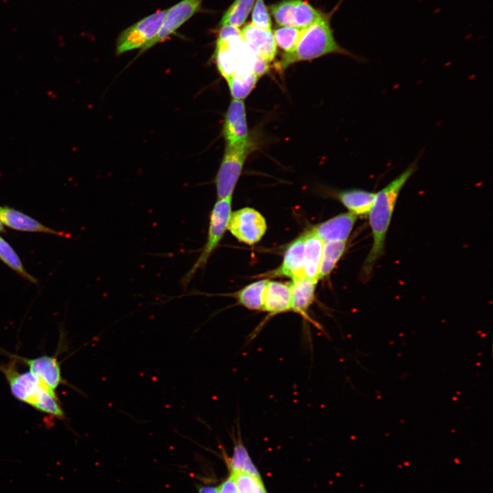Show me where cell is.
<instances>
[{"label":"cell","mask_w":493,"mask_h":493,"mask_svg":"<svg viewBox=\"0 0 493 493\" xmlns=\"http://www.w3.org/2000/svg\"><path fill=\"white\" fill-rule=\"evenodd\" d=\"M255 0H235L224 13L220 25L240 27L245 22Z\"/></svg>","instance_id":"obj_24"},{"label":"cell","mask_w":493,"mask_h":493,"mask_svg":"<svg viewBox=\"0 0 493 493\" xmlns=\"http://www.w3.org/2000/svg\"><path fill=\"white\" fill-rule=\"evenodd\" d=\"M417 161L376 193L373 205L368 214L372 233V245L362 267V276L368 279L377 261L383 255L387 232L398 197L409 178L416 171Z\"/></svg>","instance_id":"obj_1"},{"label":"cell","mask_w":493,"mask_h":493,"mask_svg":"<svg viewBox=\"0 0 493 493\" xmlns=\"http://www.w3.org/2000/svg\"><path fill=\"white\" fill-rule=\"evenodd\" d=\"M357 216L350 212L338 214L312 229L323 242L346 241L356 221Z\"/></svg>","instance_id":"obj_15"},{"label":"cell","mask_w":493,"mask_h":493,"mask_svg":"<svg viewBox=\"0 0 493 493\" xmlns=\"http://www.w3.org/2000/svg\"><path fill=\"white\" fill-rule=\"evenodd\" d=\"M225 146L238 147L251 143L249 139L244 103L233 99L227 109L223 125Z\"/></svg>","instance_id":"obj_10"},{"label":"cell","mask_w":493,"mask_h":493,"mask_svg":"<svg viewBox=\"0 0 493 493\" xmlns=\"http://www.w3.org/2000/svg\"><path fill=\"white\" fill-rule=\"evenodd\" d=\"M203 0H181L166 10L162 26L155 37L141 48L143 52L167 39L179 27L201 10Z\"/></svg>","instance_id":"obj_9"},{"label":"cell","mask_w":493,"mask_h":493,"mask_svg":"<svg viewBox=\"0 0 493 493\" xmlns=\"http://www.w3.org/2000/svg\"><path fill=\"white\" fill-rule=\"evenodd\" d=\"M0 220L3 225L18 231L62 235L60 231L51 229L25 214L7 206H0Z\"/></svg>","instance_id":"obj_17"},{"label":"cell","mask_w":493,"mask_h":493,"mask_svg":"<svg viewBox=\"0 0 493 493\" xmlns=\"http://www.w3.org/2000/svg\"><path fill=\"white\" fill-rule=\"evenodd\" d=\"M234 446L232 457L229 460L231 472H246L260 477L257 469L253 463L249 453L244 446L240 431V425L237 424V435L234 437Z\"/></svg>","instance_id":"obj_20"},{"label":"cell","mask_w":493,"mask_h":493,"mask_svg":"<svg viewBox=\"0 0 493 493\" xmlns=\"http://www.w3.org/2000/svg\"><path fill=\"white\" fill-rule=\"evenodd\" d=\"M231 199H218L214 204L210 215L208 233L206 242L192 267L184 275L181 279L183 286L190 283L199 269L207 263L212 253L222 240L231 213Z\"/></svg>","instance_id":"obj_4"},{"label":"cell","mask_w":493,"mask_h":493,"mask_svg":"<svg viewBox=\"0 0 493 493\" xmlns=\"http://www.w3.org/2000/svg\"><path fill=\"white\" fill-rule=\"evenodd\" d=\"M0 260L23 278L34 283H37V279L25 270L16 251L1 236Z\"/></svg>","instance_id":"obj_25"},{"label":"cell","mask_w":493,"mask_h":493,"mask_svg":"<svg viewBox=\"0 0 493 493\" xmlns=\"http://www.w3.org/2000/svg\"><path fill=\"white\" fill-rule=\"evenodd\" d=\"M269 69V62L260 56L257 55L253 66V73L260 78L266 74Z\"/></svg>","instance_id":"obj_29"},{"label":"cell","mask_w":493,"mask_h":493,"mask_svg":"<svg viewBox=\"0 0 493 493\" xmlns=\"http://www.w3.org/2000/svg\"><path fill=\"white\" fill-rule=\"evenodd\" d=\"M270 10L278 25L301 29L309 27L325 14L305 0H282L273 5Z\"/></svg>","instance_id":"obj_6"},{"label":"cell","mask_w":493,"mask_h":493,"mask_svg":"<svg viewBox=\"0 0 493 493\" xmlns=\"http://www.w3.org/2000/svg\"><path fill=\"white\" fill-rule=\"evenodd\" d=\"M253 142L244 147H226L215 177L218 199L232 197L245 161L253 151Z\"/></svg>","instance_id":"obj_5"},{"label":"cell","mask_w":493,"mask_h":493,"mask_svg":"<svg viewBox=\"0 0 493 493\" xmlns=\"http://www.w3.org/2000/svg\"><path fill=\"white\" fill-rule=\"evenodd\" d=\"M240 36L256 55L269 63L275 59L277 46L271 29H262L249 23L240 30Z\"/></svg>","instance_id":"obj_12"},{"label":"cell","mask_w":493,"mask_h":493,"mask_svg":"<svg viewBox=\"0 0 493 493\" xmlns=\"http://www.w3.org/2000/svg\"><path fill=\"white\" fill-rule=\"evenodd\" d=\"M227 229L238 241L252 245L264 236L267 225L264 217L258 211L244 207L231 213Z\"/></svg>","instance_id":"obj_8"},{"label":"cell","mask_w":493,"mask_h":493,"mask_svg":"<svg viewBox=\"0 0 493 493\" xmlns=\"http://www.w3.org/2000/svg\"><path fill=\"white\" fill-rule=\"evenodd\" d=\"M166 10L157 11L124 29L116 41V53L141 49L158 33Z\"/></svg>","instance_id":"obj_7"},{"label":"cell","mask_w":493,"mask_h":493,"mask_svg":"<svg viewBox=\"0 0 493 493\" xmlns=\"http://www.w3.org/2000/svg\"><path fill=\"white\" fill-rule=\"evenodd\" d=\"M305 238L303 233L289 244L281 264L268 274V277H287L293 279L305 276L303 269Z\"/></svg>","instance_id":"obj_13"},{"label":"cell","mask_w":493,"mask_h":493,"mask_svg":"<svg viewBox=\"0 0 493 493\" xmlns=\"http://www.w3.org/2000/svg\"><path fill=\"white\" fill-rule=\"evenodd\" d=\"M268 279H262L245 286L236 293L238 303L250 310L262 311L263 296Z\"/></svg>","instance_id":"obj_21"},{"label":"cell","mask_w":493,"mask_h":493,"mask_svg":"<svg viewBox=\"0 0 493 493\" xmlns=\"http://www.w3.org/2000/svg\"><path fill=\"white\" fill-rule=\"evenodd\" d=\"M3 231V226L2 223L0 220V232Z\"/></svg>","instance_id":"obj_32"},{"label":"cell","mask_w":493,"mask_h":493,"mask_svg":"<svg viewBox=\"0 0 493 493\" xmlns=\"http://www.w3.org/2000/svg\"><path fill=\"white\" fill-rule=\"evenodd\" d=\"M303 31V29L299 28L282 26L275 29L273 33L277 46L283 53H288L294 49Z\"/></svg>","instance_id":"obj_26"},{"label":"cell","mask_w":493,"mask_h":493,"mask_svg":"<svg viewBox=\"0 0 493 493\" xmlns=\"http://www.w3.org/2000/svg\"><path fill=\"white\" fill-rule=\"evenodd\" d=\"M338 53L357 57L341 47L336 40L330 25L329 14L303 29L294 49L288 53H283L280 60L275 64L277 71L286 70L290 65L303 61L312 60L321 56Z\"/></svg>","instance_id":"obj_2"},{"label":"cell","mask_w":493,"mask_h":493,"mask_svg":"<svg viewBox=\"0 0 493 493\" xmlns=\"http://www.w3.org/2000/svg\"><path fill=\"white\" fill-rule=\"evenodd\" d=\"M346 241L324 242L318 279L329 275L344 253Z\"/></svg>","instance_id":"obj_22"},{"label":"cell","mask_w":493,"mask_h":493,"mask_svg":"<svg viewBox=\"0 0 493 493\" xmlns=\"http://www.w3.org/2000/svg\"><path fill=\"white\" fill-rule=\"evenodd\" d=\"M199 493H219V488L210 485H201L199 488Z\"/></svg>","instance_id":"obj_31"},{"label":"cell","mask_w":493,"mask_h":493,"mask_svg":"<svg viewBox=\"0 0 493 493\" xmlns=\"http://www.w3.org/2000/svg\"><path fill=\"white\" fill-rule=\"evenodd\" d=\"M238 493H267L260 477L240 472H231Z\"/></svg>","instance_id":"obj_27"},{"label":"cell","mask_w":493,"mask_h":493,"mask_svg":"<svg viewBox=\"0 0 493 493\" xmlns=\"http://www.w3.org/2000/svg\"><path fill=\"white\" fill-rule=\"evenodd\" d=\"M336 197L349 212L356 216H366L373 205L376 193L355 188L340 191Z\"/></svg>","instance_id":"obj_18"},{"label":"cell","mask_w":493,"mask_h":493,"mask_svg":"<svg viewBox=\"0 0 493 493\" xmlns=\"http://www.w3.org/2000/svg\"><path fill=\"white\" fill-rule=\"evenodd\" d=\"M259 77L251 72L245 74H233L226 79L233 99H245L255 86Z\"/></svg>","instance_id":"obj_23"},{"label":"cell","mask_w":493,"mask_h":493,"mask_svg":"<svg viewBox=\"0 0 493 493\" xmlns=\"http://www.w3.org/2000/svg\"><path fill=\"white\" fill-rule=\"evenodd\" d=\"M14 359L0 364L12 394L18 401L28 404L41 412L60 419L64 418L55 390L50 389L31 372H20Z\"/></svg>","instance_id":"obj_3"},{"label":"cell","mask_w":493,"mask_h":493,"mask_svg":"<svg viewBox=\"0 0 493 493\" xmlns=\"http://www.w3.org/2000/svg\"><path fill=\"white\" fill-rule=\"evenodd\" d=\"M317 282L315 279L303 276L292 279L290 283L291 311L311 321L314 325L308 316L307 311L314 302Z\"/></svg>","instance_id":"obj_14"},{"label":"cell","mask_w":493,"mask_h":493,"mask_svg":"<svg viewBox=\"0 0 493 493\" xmlns=\"http://www.w3.org/2000/svg\"><path fill=\"white\" fill-rule=\"evenodd\" d=\"M268 317L291 311L290 284L268 280L263 296V309Z\"/></svg>","instance_id":"obj_16"},{"label":"cell","mask_w":493,"mask_h":493,"mask_svg":"<svg viewBox=\"0 0 493 493\" xmlns=\"http://www.w3.org/2000/svg\"><path fill=\"white\" fill-rule=\"evenodd\" d=\"M219 488V493H238L233 477L230 474L229 477L224 481Z\"/></svg>","instance_id":"obj_30"},{"label":"cell","mask_w":493,"mask_h":493,"mask_svg":"<svg viewBox=\"0 0 493 493\" xmlns=\"http://www.w3.org/2000/svg\"><path fill=\"white\" fill-rule=\"evenodd\" d=\"M251 21V23L257 27L271 29L272 21L264 0H255Z\"/></svg>","instance_id":"obj_28"},{"label":"cell","mask_w":493,"mask_h":493,"mask_svg":"<svg viewBox=\"0 0 493 493\" xmlns=\"http://www.w3.org/2000/svg\"><path fill=\"white\" fill-rule=\"evenodd\" d=\"M16 362H21L29 367V372L53 390L64 382L59 362L54 356L42 355L36 358H26L10 354Z\"/></svg>","instance_id":"obj_11"},{"label":"cell","mask_w":493,"mask_h":493,"mask_svg":"<svg viewBox=\"0 0 493 493\" xmlns=\"http://www.w3.org/2000/svg\"><path fill=\"white\" fill-rule=\"evenodd\" d=\"M305 234L304 274L307 277L318 281L324 242L313 229Z\"/></svg>","instance_id":"obj_19"}]
</instances>
